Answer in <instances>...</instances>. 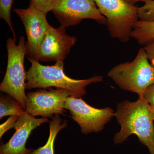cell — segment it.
Here are the masks:
<instances>
[{
  "mask_svg": "<svg viewBox=\"0 0 154 154\" xmlns=\"http://www.w3.org/2000/svg\"><path fill=\"white\" fill-rule=\"evenodd\" d=\"M69 96L75 97L72 92L66 89L40 88L26 94L25 110L34 117L52 118L56 115H63L66 112L65 102Z\"/></svg>",
  "mask_w": 154,
  "mask_h": 154,
  "instance_id": "obj_7",
  "label": "cell"
},
{
  "mask_svg": "<svg viewBox=\"0 0 154 154\" xmlns=\"http://www.w3.org/2000/svg\"><path fill=\"white\" fill-rule=\"evenodd\" d=\"M54 0H31L35 8L47 14L51 10Z\"/></svg>",
  "mask_w": 154,
  "mask_h": 154,
  "instance_id": "obj_17",
  "label": "cell"
},
{
  "mask_svg": "<svg viewBox=\"0 0 154 154\" xmlns=\"http://www.w3.org/2000/svg\"><path fill=\"white\" fill-rule=\"evenodd\" d=\"M26 111L22 105L14 97L1 96L0 98V119L8 116H19Z\"/></svg>",
  "mask_w": 154,
  "mask_h": 154,
  "instance_id": "obj_14",
  "label": "cell"
},
{
  "mask_svg": "<svg viewBox=\"0 0 154 154\" xmlns=\"http://www.w3.org/2000/svg\"><path fill=\"white\" fill-rule=\"evenodd\" d=\"M14 11L25 27L28 38L27 55L30 58L38 61L39 48L50 26L46 14L38 10L30 2L27 8L14 9Z\"/></svg>",
  "mask_w": 154,
  "mask_h": 154,
  "instance_id": "obj_9",
  "label": "cell"
},
{
  "mask_svg": "<svg viewBox=\"0 0 154 154\" xmlns=\"http://www.w3.org/2000/svg\"><path fill=\"white\" fill-rule=\"evenodd\" d=\"M51 11L65 28L78 25L85 19L103 25L107 23L94 0H54Z\"/></svg>",
  "mask_w": 154,
  "mask_h": 154,
  "instance_id": "obj_8",
  "label": "cell"
},
{
  "mask_svg": "<svg viewBox=\"0 0 154 154\" xmlns=\"http://www.w3.org/2000/svg\"><path fill=\"white\" fill-rule=\"evenodd\" d=\"M143 48L149 61L154 67V39L147 43Z\"/></svg>",
  "mask_w": 154,
  "mask_h": 154,
  "instance_id": "obj_19",
  "label": "cell"
},
{
  "mask_svg": "<svg viewBox=\"0 0 154 154\" xmlns=\"http://www.w3.org/2000/svg\"><path fill=\"white\" fill-rule=\"evenodd\" d=\"M13 3L14 0H0V17L8 24L14 35V38L16 39V33L13 28L11 18V10Z\"/></svg>",
  "mask_w": 154,
  "mask_h": 154,
  "instance_id": "obj_15",
  "label": "cell"
},
{
  "mask_svg": "<svg viewBox=\"0 0 154 154\" xmlns=\"http://www.w3.org/2000/svg\"><path fill=\"white\" fill-rule=\"evenodd\" d=\"M76 42L75 36L67 34L65 27L60 26L56 28L50 25L39 48L38 61H63Z\"/></svg>",
  "mask_w": 154,
  "mask_h": 154,
  "instance_id": "obj_10",
  "label": "cell"
},
{
  "mask_svg": "<svg viewBox=\"0 0 154 154\" xmlns=\"http://www.w3.org/2000/svg\"><path fill=\"white\" fill-rule=\"evenodd\" d=\"M144 4L140 8L141 15L144 20L154 21V0H144Z\"/></svg>",
  "mask_w": 154,
  "mask_h": 154,
  "instance_id": "obj_16",
  "label": "cell"
},
{
  "mask_svg": "<svg viewBox=\"0 0 154 154\" xmlns=\"http://www.w3.org/2000/svg\"><path fill=\"white\" fill-rule=\"evenodd\" d=\"M150 106L151 114L152 118L154 121V106H151L150 105Z\"/></svg>",
  "mask_w": 154,
  "mask_h": 154,
  "instance_id": "obj_22",
  "label": "cell"
},
{
  "mask_svg": "<svg viewBox=\"0 0 154 154\" xmlns=\"http://www.w3.org/2000/svg\"><path fill=\"white\" fill-rule=\"evenodd\" d=\"M115 116L121 126L120 131L113 137L115 145L123 143L135 134L150 154H154V120L150 106L143 97H139L135 102L124 100L118 103Z\"/></svg>",
  "mask_w": 154,
  "mask_h": 154,
  "instance_id": "obj_1",
  "label": "cell"
},
{
  "mask_svg": "<svg viewBox=\"0 0 154 154\" xmlns=\"http://www.w3.org/2000/svg\"><path fill=\"white\" fill-rule=\"evenodd\" d=\"M107 76L121 89L142 97L148 88L154 84V67L143 48H141L133 60L113 67Z\"/></svg>",
  "mask_w": 154,
  "mask_h": 154,
  "instance_id": "obj_3",
  "label": "cell"
},
{
  "mask_svg": "<svg viewBox=\"0 0 154 154\" xmlns=\"http://www.w3.org/2000/svg\"><path fill=\"white\" fill-rule=\"evenodd\" d=\"M131 37L141 45L154 40V21L138 20L133 28Z\"/></svg>",
  "mask_w": 154,
  "mask_h": 154,
  "instance_id": "obj_13",
  "label": "cell"
},
{
  "mask_svg": "<svg viewBox=\"0 0 154 154\" xmlns=\"http://www.w3.org/2000/svg\"><path fill=\"white\" fill-rule=\"evenodd\" d=\"M127 2L130 4L134 5L135 3L138 2H143V0H125Z\"/></svg>",
  "mask_w": 154,
  "mask_h": 154,
  "instance_id": "obj_21",
  "label": "cell"
},
{
  "mask_svg": "<svg viewBox=\"0 0 154 154\" xmlns=\"http://www.w3.org/2000/svg\"><path fill=\"white\" fill-rule=\"evenodd\" d=\"M8 64L5 74L0 85V91L14 97L25 110V83L26 72L24 60L27 55V46L24 36H21L19 43L9 38L7 40Z\"/></svg>",
  "mask_w": 154,
  "mask_h": 154,
  "instance_id": "obj_4",
  "label": "cell"
},
{
  "mask_svg": "<svg viewBox=\"0 0 154 154\" xmlns=\"http://www.w3.org/2000/svg\"><path fill=\"white\" fill-rule=\"evenodd\" d=\"M19 116H11L5 122L0 125V138H2L3 135L9 130L14 128V125L18 119Z\"/></svg>",
  "mask_w": 154,
  "mask_h": 154,
  "instance_id": "obj_18",
  "label": "cell"
},
{
  "mask_svg": "<svg viewBox=\"0 0 154 154\" xmlns=\"http://www.w3.org/2000/svg\"><path fill=\"white\" fill-rule=\"evenodd\" d=\"M67 125L66 120L63 121L59 115H56L50 121L49 135L47 142L43 146L34 150L30 154H54V143L59 132Z\"/></svg>",
  "mask_w": 154,
  "mask_h": 154,
  "instance_id": "obj_12",
  "label": "cell"
},
{
  "mask_svg": "<svg viewBox=\"0 0 154 154\" xmlns=\"http://www.w3.org/2000/svg\"><path fill=\"white\" fill-rule=\"evenodd\" d=\"M46 118H36L25 111L18 117L14 128L15 133L11 139L0 147V154H30L33 149H27V143L31 131L40 125L48 122Z\"/></svg>",
  "mask_w": 154,
  "mask_h": 154,
  "instance_id": "obj_11",
  "label": "cell"
},
{
  "mask_svg": "<svg viewBox=\"0 0 154 154\" xmlns=\"http://www.w3.org/2000/svg\"><path fill=\"white\" fill-rule=\"evenodd\" d=\"M107 19L111 37L121 42L129 41L133 28L139 20L138 8L125 0H94Z\"/></svg>",
  "mask_w": 154,
  "mask_h": 154,
  "instance_id": "obj_5",
  "label": "cell"
},
{
  "mask_svg": "<svg viewBox=\"0 0 154 154\" xmlns=\"http://www.w3.org/2000/svg\"><path fill=\"white\" fill-rule=\"evenodd\" d=\"M143 97L150 106H154V84L148 88L143 94Z\"/></svg>",
  "mask_w": 154,
  "mask_h": 154,
  "instance_id": "obj_20",
  "label": "cell"
},
{
  "mask_svg": "<svg viewBox=\"0 0 154 154\" xmlns=\"http://www.w3.org/2000/svg\"><path fill=\"white\" fill-rule=\"evenodd\" d=\"M64 107L69 111L71 117L79 125L81 132L85 134L101 131L115 116V112L110 107L95 108L82 98L73 96L67 98Z\"/></svg>",
  "mask_w": 154,
  "mask_h": 154,
  "instance_id": "obj_6",
  "label": "cell"
},
{
  "mask_svg": "<svg viewBox=\"0 0 154 154\" xmlns=\"http://www.w3.org/2000/svg\"><path fill=\"white\" fill-rule=\"evenodd\" d=\"M31 65L26 72L25 89L48 88L55 87L72 92L76 98L86 94V88L91 84L101 82L102 76H95L86 79L76 80L69 78L64 72L63 61H57L55 64L44 66L38 61L27 57Z\"/></svg>",
  "mask_w": 154,
  "mask_h": 154,
  "instance_id": "obj_2",
  "label": "cell"
}]
</instances>
